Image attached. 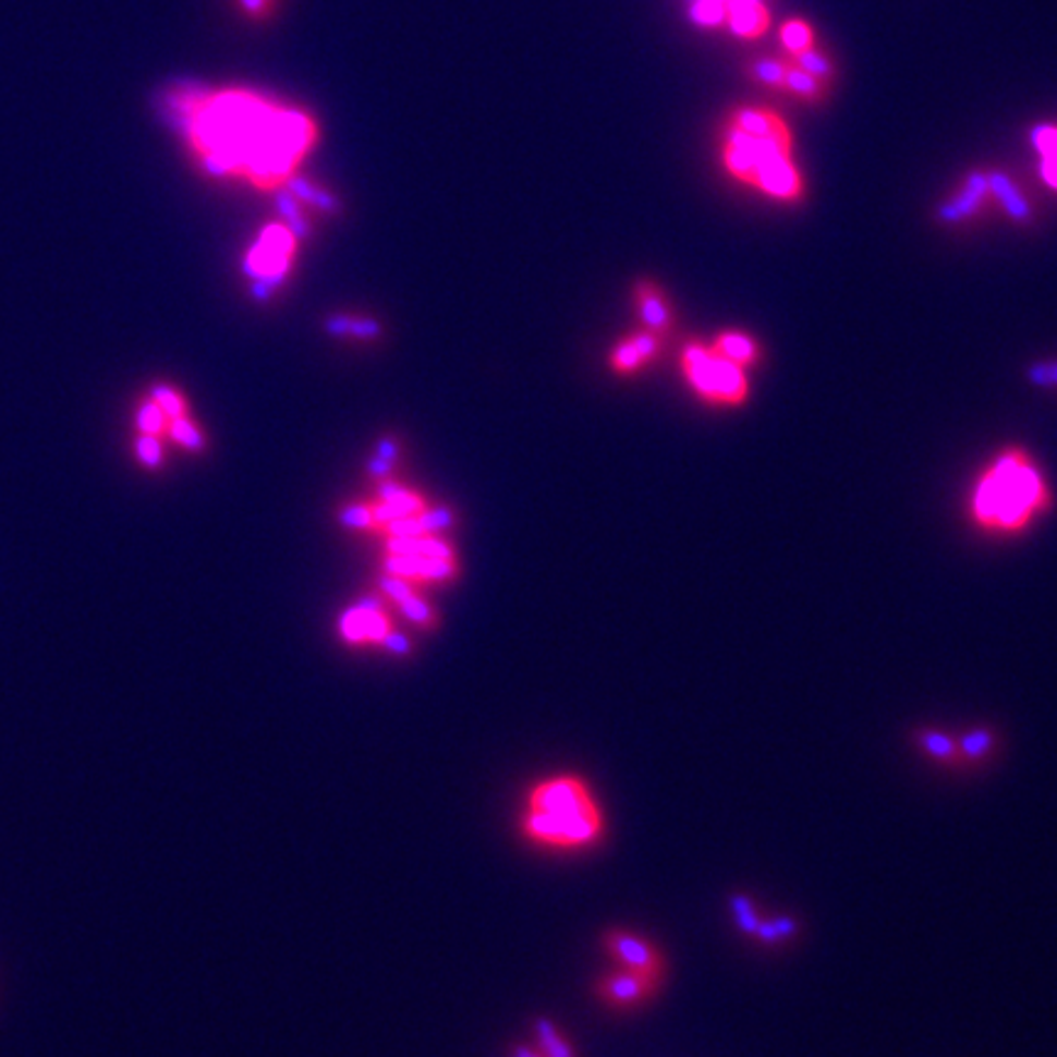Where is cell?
<instances>
[{
  "label": "cell",
  "mask_w": 1057,
  "mask_h": 1057,
  "mask_svg": "<svg viewBox=\"0 0 1057 1057\" xmlns=\"http://www.w3.org/2000/svg\"><path fill=\"white\" fill-rule=\"evenodd\" d=\"M791 62L795 66H801L803 72H807L811 76L815 78H821V82L825 84H833L835 78H837V64H835V59L825 52V49H817V47H811V49H805V52L801 54H795V57H789Z\"/></svg>",
  "instance_id": "20"
},
{
  "label": "cell",
  "mask_w": 1057,
  "mask_h": 1057,
  "mask_svg": "<svg viewBox=\"0 0 1057 1057\" xmlns=\"http://www.w3.org/2000/svg\"><path fill=\"white\" fill-rule=\"evenodd\" d=\"M994 744H996V740H994V734L989 730H972V732H967L962 740H957L962 762L984 760V756L994 750Z\"/></svg>",
  "instance_id": "22"
},
{
  "label": "cell",
  "mask_w": 1057,
  "mask_h": 1057,
  "mask_svg": "<svg viewBox=\"0 0 1057 1057\" xmlns=\"http://www.w3.org/2000/svg\"><path fill=\"white\" fill-rule=\"evenodd\" d=\"M713 351L720 353L727 361L744 367V370H752V367L760 363L762 357V345L752 333L746 331H734V328H725V331L717 333L713 338Z\"/></svg>",
  "instance_id": "15"
},
{
  "label": "cell",
  "mask_w": 1057,
  "mask_h": 1057,
  "mask_svg": "<svg viewBox=\"0 0 1057 1057\" xmlns=\"http://www.w3.org/2000/svg\"><path fill=\"white\" fill-rule=\"evenodd\" d=\"M155 402L169 416H177L179 418V416H182V412H184L182 399L177 397V392L167 390V387H159V390H155Z\"/></svg>",
  "instance_id": "27"
},
{
  "label": "cell",
  "mask_w": 1057,
  "mask_h": 1057,
  "mask_svg": "<svg viewBox=\"0 0 1057 1057\" xmlns=\"http://www.w3.org/2000/svg\"><path fill=\"white\" fill-rule=\"evenodd\" d=\"M661 982L664 980H659V976L617 967V970L607 972L597 980L595 996L615 1011H630V1009H636L640 1004L649 1001L652 996L659 992Z\"/></svg>",
  "instance_id": "9"
},
{
  "label": "cell",
  "mask_w": 1057,
  "mask_h": 1057,
  "mask_svg": "<svg viewBox=\"0 0 1057 1057\" xmlns=\"http://www.w3.org/2000/svg\"><path fill=\"white\" fill-rule=\"evenodd\" d=\"M524 840L551 852H581L603 840L605 813L591 783L554 774L528 789L520 811Z\"/></svg>",
  "instance_id": "3"
},
{
  "label": "cell",
  "mask_w": 1057,
  "mask_h": 1057,
  "mask_svg": "<svg viewBox=\"0 0 1057 1057\" xmlns=\"http://www.w3.org/2000/svg\"><path fill=\"white\" fill-rule=\"evenodd\" d=\"M172 434H174L177 441H182L189 448H202V434H198L196 428L192 424H189L186 418H182V416H179L177 422H174Z\"/></svg>",
  "instance_id": "29"
},
{
  "label": "cell",
  "mask_w": 1057,
  "mask_h": 1057,
  "mask_svg": "<svg viewBox=\"0 0 1057 1057\" xmlns=\"http://www.w3.org/2000/svg\"><path fill=\"white\" fill-rule=\"evenodd\" d=\"M162 409H159L157 404H147L143 412H139V426H143V432L147 434H155L162 428Z\"/></svg>",
  "instance_id": "30"
},
{
  "label": "cell",
  "mask_w": 1057,
  "mask_h": 1057,
  "mask_svg": "<svg viewBox=\"0 0 1057 1057\" xmlns=\"http://www.w3.org/2000/svg\"><path fill=\"white\" fill-rule=\"evenodd\" d=\"M786 69H789V57H756L754 62L744 66V74L754 84L772 88V92H783L786 84Z\"/></svg>",
  "instance_id": "17"
},
{
  "label": "cell",
  "mask_w": 1057,
  "mask_h": 1057,
  "mask_svg": "<svg viewBox=\"0 0 1057 1057\" xmlns=\"http://www.w3.org/2000/svg\"><path fill=\"white\" fill-rule=\"evenodd\" d=\"M772 13L766 3H756V0H730L727 5V20L725 25L730 27V33L740 39H756L762 37L766 29H769Z\"/></svg>",
  "instance_id": "14"
},
{
  "label": "cell",
  "mask_w": 1057,
  "mask_h": 1057,
  "mask_svg": "<svg viewBox=\"0 0 1057 1057\" xmlns=\"http://www.w3.org/2000/svg\"><path fill=\"white\" fill-rule=\"evenodd\" d=\"M296 251V235L287 226H267L260 233V241L247 255L245 269L255 277V294L265 299L272 289L282 282L292 265Z\"/></svg>",
  "instance_id": "6"
},
{
  "label": "cell",
  "mask_w": 1057,
  "mask_h": 1057,
  "mask_svg": "<svg viewBox=\"0 0 1057 1057\" xmlns=\"http://www.w3.org/2000/svg\"><path fill=\"white\" fill-rule=\"evenodd\" d=\"M397 605L402 607L406 620L414 622L416 627H422V630H434V627H436V612L414 591L409 593L406 597H402V600H399Z\"/></svg>",
  "instance_id": "23"
},
{
  "label": "cell",
  "mask_w": 1057,
  "mask_h": 1057,
  "mask_svg": "<svg viewBox=\"0 0 1057 1057\" xmlns=\"http://www.w3.org/2000/svg\"><path fill=\"white\" fill-rule=\"evenodd\" d=\"M681 370L688 387L710 406L737 409L750 399V370L713 351L710 343H688L681 353Z\"/></svg>",
  "instance_id": "5"
},
{
  "label": "cell",
  "mask_w": 1057,
  "mask_h": 1057,
  "mask_svg": "<svg viewBox=\"0 0 1057 1057\" xmlns=\"http://www.w3.org/2000/svg\"><path fill=\"white\" fill-rule=\"evenodd\" d=\"M781 45L786 49V54L795 57L805 52V49L815 47V29L811 23H805L803 17H789L779 29Z\"/></svg>",
  "instance_id": "19"
},
{
  "label": "cell",
  "mask_w": 1057,
  "mask_h": 1057,
  "mask_svg": "<svg viewBox=\"0 0 1057 1057\" xmlns=\"http://www.w3.org/2000/svg\"><path fill=\"white\" fill-rule=\"evenodd\" d=\"M536 1048L546 1057H575L571 1041L551 1019L536 1021Z\"/></svg>",
  "instance_id": "18"
},
{
  "label": "cell",
  "mask_w": 1057,
  "mask_h": 1057,
  "mask_svg": "<svg viewBox=\"0 0 1057 1057\" xmlns=\"http://www.w3.org/2000/svg\"><path fill=\"white\" fill-rule=\"evenodd\" d=\"M986 182H989L994 208H999L1013 226L1031 228L1038 223V204L1033 202L1019 177L1006 169H986Z\"/></svg>",
  "instance_id": "10"
},
{
  "label": "cell",
  "mask_w": 1057,
  "mask_h": 1057,
  "mask_svg": "<svg viewBox=\"0 0 1057 1057\" xmlns=\"http://www.w3.org/2000/svg\"><path fill=\"white\" fill-rule=\"evenodd\" d=\"M1031 143L1041 157H1057V125H1035L1031 131Z\"/></svg>",
  "instance_id": "25"
},
{
  "label": "cell",
  "mask_w": 1057,
  "mask_h": 1057,
  "mask_svg": "<svg viewBox=\"0 0 1057 1057\" xmlns=\"http://www.w3.org/2000/svg\"><path fill=\"white\" fill-rule=\"evenodd\" d=\"M238 5H241V10L247 17L267 20V17H272L277 0H238Z\"/></svg>",
  "instance_id": "28"
},
{
  "label": "cell",
  "mask_w": 1057,
  "mask_h": 1057,
  "mask_svg": "<svg viewBox=\"0 0 1057 1057\" xmlns=\"http://www.w3.org/2000/svg\"><path fill=\"white\" fill-rule=\"evenodd\" d=\"M510 1057H546L538 1048H528V1045H514Z\"/></svg>",
  "instance_id": "34"
},
{
  "label": "cell",
  "mask_w": 1057,
  "mask_h": 1057,
  "mask_svg": "<svg viewBox=\"0 0 1057 1057\" xmlns=\"http://www.w3.org/2000/svg\"><path fill=\"white\" fill-rule=\"evenodd\" d=\"M1041 179L1048 184L1053 192H1057V157H1041Z\"/></svg>",
  "instance_id": "32"
},
{
  "label": "cell",
  "mask_w": 1057,
  "mask_h": 1057,
  "mask_svg": "<svg viewBox=\"0 0 1057 1057\" xmlns=\"http://www.w3.org/2000/svg\"><path fill=\"white\" fill-rule=\"evenodd\" d=\"M341 520H343L345 526H351V528H375L373 507H365V505L348 507V510H343Z\"/></svg>",
  "instance_id": "26"
},
{
  "label": "cell",
  "mask_w": 1057,
  "mask_h": 1057,
  "mask_svg": "<svg viewBox=\"0 0 1057 1057\" xmlns=\"http://www.w3.org/2000/svg\"><path fill=\"white\" fill-rule=\"evenodd\" d=\"M722 169L734 182L781 204H798L805 196V182L793 159V135L789 127L769 135H750L725 123L720 145Z\"/></svg>",
  "instance_id": "4"
},
{
  "label": "cell",
  "mask_w": 1057,
  "mask_h": 1057,
  "mask_svg": "<svg viewBox=\"0 0 1057 1057\" xmlns=\"http://www.w3.org/2000/svg\"><path fill=\"white\" fill-rule=\"evenodd\" d=\"M634 302L636 312L644 328H649L654 333L666 336L673 326V308L668 304V296L664 294L661 287H656L654 282H640L634 287Z\"/></svg>",
  "instance_id": "13"
},
{
  "label": "cell",
  "mask_w": 1057,
  "mask_h": 1057,
  "mask_svg": "<svg viewBox=\"0 0 1057 1057\" xmlns=\"http://www.w3.org/2000/svg\"><path fill=\"white\" fill-rule=\"evenodd\" d=\"M661 345H664V336L649 331V328L627 336L624 341L617 343V348L612 351V357H610L612 370L620 375H634L661 353Z\"/></svg>",
  "instance_id": "12"
},
{
  "label": "cell",
  "mask_w": 1057,
  "mask_h": 1057,
  "mask_svg": "<svg viewBox=\"0 0 1057 1057\" xmlns=\"http://www.w3.org/2000/svg\"><path fill=\"white\" fill-rule=\"evenodd\" d=\"M605 952L612 957L617 967L642 974H652L664 980L666 974V962L659 947L652 940H646L644 935H636L632 931H624V927H612L610 933H605L603 937Z\"/></svg>",
  "instance_id": "8"
},
{
  "label": "cell",
  "mask_w": 1057,
  "mask_h": 1057,
  "mask_svg": "<svg viewBox=\"0 0 1057 1057\" xmlns=\"http://www.w3.org/2000/svg\"><path fill=\"white\" fill-rule=\"evenodd\" d=\"M137 453H139V458H143V461H145V463H149V465L159 463V458H162V451H159V444L155 441V438H149V436H147V438H143V441L137 444Z\"/></svg>",
  "instance_id": "31"
},
{
  "label": "cell",
  "mask_w": 1057,
  "mask_h": 1057,
  "mask_svg": "<svg viewBox=\"0 0 1057 1057\" xmlns=\"http://www.w3.org/2000/svg\"><path fill=\"white\" fill-rule=\"evenodd\" d=\"M919 742L923 750L933 756V760L937 762H945V764H957V762H962V756H960V746H957V740H952V737H947L945 732H937V730H923L919 734Z\"/></svg>",
  "instance_id": "21"
},
{
  "label": "cell",
  "mask_w": 1057,
  "mask_h": 1057,
  "mask_svg": "<svg viewBox=\"0 0 1057 1057\" xmlns=\"http://www.w3.org/2000/svg\"><path fill=\"white\" fill-rule=\"evenodd\" d=\"M167 116L216 177L284 189L318 143L312 113L253 88L174 86Z\"/></svg>",
  "instance_id": "1"
},
{
  "label": "cell",
  "mask_w": 1057,
  "mask_h": 1057,
  "mask_svg": "<svg viewBox=\"0 0 1057 1057\" xmlns=\"http://www.w3.org/2000/svg\"><path fill=\"white\" fill-rule=\"evenodd\" d=\"M1055 505L1043 467L1021 446H1006L982 467L972 485L967 514L992 536H1019Z\"/></svg>",
  "instance_id": "2"
},
{
  "label": "cell",
  "mask_w": 1057,
  "mask_h": 1057,
  "mask_svg": "<svg viewBox=\"0 0 1057 1057\" xmlns=\"http://www.w3.org/2000/svg\"><path fill=\"white\" fill-rule=\"evenodd\" d=\"M1025 380L1031 382L1035 390L1045 392H1057V357L1050 361H1035L1025 367Z\"/></svg>",
  "instance_id": "24"
},
{
  "label": "cell",
  "mask_w": 1057,
  "mask_h": 1057,
  "mask_svg": "<svg viewBox=\"0 0 1057 1057\" xmlns=\"http://www.w3.org/2000/svg\"><path fill=\"white\" fill-rule=\"evenodd\" d=\"M392 622L380 605L361 603L341 617V636L348 644H385L390 636Z\"/></svg>",
  "instance_id": "11"
},
{
  "label": "cell",
  "mask_w": 1057,
  "mask_h": 1057,
  "mask_svg": "<svg viewBox=\"0 0 1057 1057\" xmlns=\"http://www.w3.org/2000/svg\"><path fill=\"white\" fill-rule=\"evenodd\" d=\"M783 94H791L795 98H801V101H805V104L817 106V104L827 101V96H830V84H825V82H821V78H815L807 72H803L801 66H795L789 59Z\"/></svg>",
  "instance_id": "16"
},
{
  "label": "cell",
  "mask_w": 1057,
  "mask_h": 1057,
  "mask_svg": "<svg viewBox=\"0 0 1057 1057\" xmlns=\"http://www.w3.org/2000/svg\"><path fill=\"white\" fill-rule=\"evenodd\" d=\"M994 211V202L986 182V169H970L950 194L935 206V221L945 228H964Z\"/></svg>",
  "instance_id": "7"
},
{
  "label": "cell",
  "mask_w": 1057,
  "mask_h": 1057,
  "mask_svg": "<svg viewBox=\"0 0 1057 1057\" xmlns=\"http://www.w3.org/2000/svg\"><path fill=\"white\" fill-rule=\"evenodd\" d=\"M382 646H385L387 652H392V654H409V652H412V642H409L406 636H402L399 632H392L390 636H387Z\"/></svg>",
  "instance_id": "33"
}]
</instances>
